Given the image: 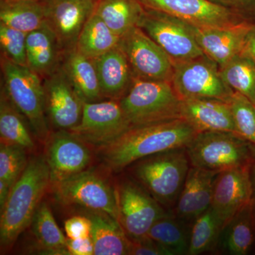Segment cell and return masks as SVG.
Segmentation results:
<instances>
[{"label":"cell","instance_id":"obj_45","mask_svg":"<svg viewBox=\"0 0 255 255\" xmlns=\"http://www.w3.org/2000/svg\"><path fill=\"white\" fill-rule=\"evenodd\" d=\"M97 1H100V0H97Z\"/></svg>","mask_w":255,"mask_h":255},{"label":"cell","instance_id":"obj_1","mask_svg":"<svg viewBox=\"0 0 255 255\" xmlns=\"http://www.w3.org/2000/svg\"><path fill=\"white\" fill-rule=\"evenodd\" d=\"M197 133L184 119H171L133 126L97 150L106 167L114 172H121L147 156L187 147Z\"/></svg>","mask_w":255,"mask_h":255},{"label":"cell","instance_id":"obj_15","mask_svg":"<svg viewBox=\"0 0 255 255\" xmlns=\"http://www.w3.org/2000/svg\"><path fill=\"white\" fill-rule=\"evenodd\" d=\"M46 23L63 53L76 48L85 23L95 13L97 0H41Z\"/></svg>","mask_w":255,"mask_h":255},{"label":"cell","instance_id":"obj_22","mask_svg":"<svg viewBox=\"0 0 255 255\" xmlns=\"http://www.w3.org/2000/svg\"><path fill=\"white\" fill-rule=\"evenodd\" d=\"M63 53L54 32L46 23L41 28L28 33L26 38L27 66L42 79L46 78L60 68Z\"/></svg>","mask_w":255,"mask_h":255},{"label":"cell","instance_id":"obj_12","mask_svg":"<svg viewBox=\"0 0 255 255\" xmlns=\"http://www.w3.org/2000/svg\"><path fill=\"white\" fill-rule=\"evenodd\" d=\"M53 186L55 197L64 205L83 206L118 220L115 189L100 174L85 170Z\"/></svg>","mask_w":255,"mask_h":255},{"label":"cell","instance_id":"obj_39","mask_svg":"<svg viewBox=\"0 0 255 255\" xmlns=\"http://www.w3.org/2000/svg\"><path fill=\"white\" fill-rule=\"evenodd\" d=\"M255 21V0H209Z\"/></svg>","mask_w":255,"mask_h":255},{"label":"cell","instance_id":"obj_11","mask_svg":"<svg viewBox=\"0 0 255 255\" xmlns=\"http://www.w3.org/2000/svg\"><path fill=\"white\" fill-rule=\"evenodd\" d=\"M119 46L127 56L133 78L172 81L173 62L138 26L121 37Z\"/></svg>","mask_w":255,"mask_h":255},{"label":"cell","instance_id":"obj_26","mask_svg":"<svg viewBox=\"0 0 255 255\" xmlns=\"http://www.w3.org/2000/svg\"><path fill=\"white\" fill-rule=\"evenodd\" d=\"M145 8L139 0H100L95 14L114 33L122 37L140 22Z\"/></svg>","mask_w":255,"mask_h":255},{"label":"cell","instance_id":"obj_21","mask_svg":"<svg viewBox=\"0 0 255 255\" xmlns=\"http://www.w3.org/2000/svg\"><path fill=\"white\" fill-rule=\"evenodd\" d=\"M93 60L104 100H120L133 80L127 56L117 46Z\"/></svg>","mask_w":255,"mask_h":255},{"label":"cell","instance_id":"obj_23","mask_svg":"<svg viewBox=\"0 0 255 255\" xmlns=\"http://www.w3.org/2000/svg\"><path fill=\"white\" fill-rule=\"evenodd\" d=\"M255 248V217L251 201L243 206L223 227L216 253L249 254Z\"/></svg>","mask_w":255,"mask_h":255},{"label":"cell","instance_id":"obj_33","mask_svg":"<svg viewBox=\"0 0 255 255\" xmlns=\"http://www.w3.org/2000/svg\"><path fill=\"white\" fill-rule=\"evenodd\" d=\"M223 81L234 92L246 97L255 106V63L240 53L219 67Z\"/></svg>","mask_w":255,"mask_h":255},{"label":"cell","instance_id":"obj_30","mask_svg":"<svg viewBox=\"0 0 255 255\" xmlns=\"http://www.w3.org/2000/svg\"><path fill=\"white\" fill-rule=\"evenodd\" d=\"M26 119L10 102L1 90L0 97V136L1 143L22 147L26 150L34 147L35 143L27 127Z\"/></svg>","mask_w":255,"mask_h":255},{"label":"cell","instance_id":"obj_17","mask_svg":"<svg viewBox=\"0 0 255 255\" xmlns=\"http://www.w3.org/2000/svg\"><path fill=\"white\" fill-rule=\"evenodd\" d=\"M250 167L227 169L216 176L211 206L222 221L223 227L251 201Z\"/></svg>","mask_w":255,"mask_h":255},{"label":"cell","instance_id":"obj_46","mask_svg":"<svg viewBox=\"0 0 255 255\" xmlns=\"http://www.w3.org/2000/svg\"></svg>","mask_w":255,"mask_h":255},{"label":"cell","instance_id":"obj_5","mask_svg":"<svg viewBox=\"0 0 255 255\" xmlns=\"http://www.w3.org/2000/svg\"><path fill=\"white\" fill-rule=\"evenodd\" d=\"M191 166L220 172L248 167L255 160V145L229 131L198 132L186 147Z\"/></svg>","mask_w":255,"mask_h":255},{"label":"cell","instance_id":"obj_16","mask_svg":"<svg viewBox=\"0 0 255 255\" xmlns=\"http://www.w3.org/2000/svg\"><path fill=\"white\" fill-rule=\"evenodd\" d=\"M42 80L48 122L58 130H70L80 122L85 102L61 67Z\"/></svg>","mask_w":255,"mask_h":255},{"label":"cell","instance_id":"obj_9","mask_svg":"<svg viewBox=\"0 0 255 255\" xmlns=\"http://www.w3.org/2000/svg\"><path fill=\"white\" fill-rule=\"evenodd\" d=\"M169 55L172 62L204 55L190 23L156 10L145 9L137 25Z\"/></svg>","mask_w":255,"mask_h":255},{"label":"cell","instance_id":"obj_41","mask_svg":"<svg viewBox=\"0 0 255 255\" xmlns=\"http://www.w3.org/2000/svg\"><path fill=\"white\" fill-rule=\"evenodd\" d=\"M241 53L251 58L255 63V22L247 35Z\"/></svg>","mask_w":255,"mask_h":255},{"label":"cell","instance_id":"obj_34","mask_svg":"<svg viewBox=\"0 0 255 255\" xmlns=\"http://www.w3.org/2000/svg\"><path fill=\"white\" fill-rule=\"evenodd\" d=\"M26 150L18 145H0V180L4 181L11 187L27 166Z\"/></svg>","mask_w":255,"mask_h":255},{"label":"cell","instance_id":"obj_28","mask_svg":"<svg viewBox=\"0 0 255 255\" xmlns=\"http://www.w3.org/2000/svg\"><path fill=\"white\" fill-rule=\"evenodd\" d=\"M0 23L28 33L46 23L41 0H4L0 2Z\"/></svg>","mask_w":255,"mask_h":255},{"label":"cell","instance_id":"obj_6","mask_svg":"<svg viewBox=\"0 0 255 255\" xmlns=\"http://www.w3.org/2000/svg\"><path fill=\"white\" fill-rule=\"evenodd\" d=\"M181 102L172 82L135 78L119 100L132 127L182 119Z\"/></svg>","mask_w":255,"mask_h":255},{"label":"cell","instance_id":"obj_2","mask_svg":"<svg viewBox=\"0 0 255 255\" xmlns=\"http://www.w3.org/2000/svg\"><path fill=\"white\" fill-rule=\"evenodd\" d=\"M50 184L51 180L46 157L38 155L32 157L11 188L7 201L1 209V252L9 250L20 234L31 224Z\"/></svg>","mask_w":255,"mask_h":255},{"label":"cell","instance_id":"obj_37","mask_svg":"<svg viewBox=\"0 0 255 255\" xmlns=\"http://www.w3.org/2000/svg\"><path fill=\"white\" fill-rule=\"evenodd\" d=\"M91 228L92 223L88 216H73L65 222V233L70 239L90 237Z\"/></svg>","mask_w":255,"mask_h":255},{"label":"cell","instance_id":"obj_19","mask_svg":"<svg viewBox=\"0 0 255 255\" xmlns=\"http://www.w3.org/2000/svg\"><path fill=\"white\" fill-rule=\"evenodd\" d=\"M219 173L191 165L172 214L191 224L209 209L212 202L215 179Z\"/></svg>","mask_w":255,"mask_h":255},{"label":"cell","instance_id":"obj_18","mask_svg":"<svg viewBox=\"0 0 255 255\" xmlns=\"http://www.w3.org/2000/svg\"><path fill=\"white\" fill-rule=\"evenodd\" d=\"M255 21L218 27H200L191 25L196 43L204 54L219 67L241 53L248 32Z\"/></svg>","mask_w":255,"mask_h":255},{"label":"cell","instance_id":"obj_27","mask_svg":"<svg viewBox=\"0 0 255 255\" xmlns=\"http://www.w3.org/2000/svg\"><path fill=\"white\" fill-rule=\"evenodd\" d=\"M190 226L169 211L152 225L146 238L162 247L170 255H187Z\"/></svg>","mask_w":255,"mask_h":255},{"label":"cell","instance_id":"obj_4","mask_svg":"<svg viewBox=\"0 0 255 255\" xmlns=\"http://www.w3.org/2000/svg\"><path fill=\"white\" fill-rule=\"evenodd\" d=\"M1 86L35 136L46 142L50 131L45 110L43 80L28 66L18 65L1 56Z\"/></svg>","mask_w":255,"mask_h":255},{"label":"cell","instance_id":"obj_38","mask_svg":"<svg viewBox=\"0 0 255 255\" xmlns=\"http://www.w3.org/2000/svg\"><path fill=\"white\" fill-rule=\"evenodd\" d=\"M128 255H170L162 247L147 238L137 241L129 239Z\"/></svg>","mask_w":255,"mask_h":255},{"label":"cell","instance_id":"obj_35","mask_svg":"<svg viewBox=\"0 0 255 255\" xmlns=\"http://www.w3.org/2000/svg\"><path fill=\"white\" fill-rule=\"evenodd\" d=\"M237 133L255 145V106L238 92L229 101Z\"/></svg>","mask_w":255,"mask_h":255},{"label":"cell","instance_id":"obj_32","mask_svg":"<svg viewBox=\"0 0 255 255\" xmlns=\"http://www.w3.org/2000/svg\"><path fill=\"white\" fill-rule=\"evenodd\" d=\"M31 224L33 235L42 249L48 254L68 255L67 238L55 222L46 203L41 202L38 206Z\"/></svg>","mask_w":255,"mask_h":255},{"label":"cell","instance_id":"obj_3","mask_svg":"<svg viewBox=\"0 0 255 255\" xmlns=\"http://www.w3.org/2000/svg\"><path fill=\"white\" fill-rule=\"evenodd\" d=\"M190 167L187 149L181 147L147 156L128 167L132 177L164 209L172 211Z\"/></svg>","mask_w":255,"mask_h":255},{"label":"cell","instance_id":"obj_13","mask_svg":"<svg viewBox=\"0 0 255 255\" xmlns=\"http://www.w3.org/2000/svg\"><path fill=\"white\" fill-rule=\"evenodd\" d=\"M145 9L156 10L200 27H218L251 21L209 0H139Z\"/></svg>","mask_w":255,"mask_h":255},{"label":"cell","instance_id":"obj_29","mask_svg":"<svg viewBox=\"0 0 255 255\" xmlns=\"http://www.w3.org/2000/svg\"><path fill=\"white\" fill-rule=\"evenodd\" d=\"M120 39L121 37L94 13L82 28L76 49L87 58L95 59L119 46Z\"/></svg>","mask_w":255,"mask_h":255},{"label":"cell","instance_id":"obj_25","mask_svg":"<svg viewBox=\"0 0 255 255\" xmlns=\"http://www.w3.org/2000/svg\"><path fill=\"white\" fill-rule=\"evenodd\" d=\"M91 237L95 255H128L129 239L118 220L103 212L92 211Z\"/></svg>","mask_w":255,"mask_h":255},{"label":"cell","instance_id":"obj_24","mask_svg":"<svg viewBox=\"0 0 255 255\" xmlns=\"http://www.w3.org/2000/svg\"><path fill=\"white\" fill-rule=\"evenodd\" d=\"M60 67L85 103L104 100L93 59L75 48L63 53Z\"/></svg>","mask_w":255,"mask_h":255},{"label":"cell","instance_id":"obj_43","mask_svg":"<svg viewBox=\"0 0 255 255\" xmlns=\"http://www.w3.org/2000/svg\"><path fill=\"white\" fill-rule=\"evenodd\" d=\"M250 175H251L252 188L251 201L255 217V160L251 164V167H250Z\"/></svg>","mask_w":255,"mask_h":255},{"label":"cell","instance_id":"obj_44","mask_svg":"<svg viewBox=\"0 0 255 255\" xmlns=\"http://www.w3.org/2000/svg\"><path fill=\"white\" fill-rule=\"evenodd\" d=\"M4 1V0H0V2H1V1Z\"/></svg>","mask_w":255,"mask_h":255},{"label":"cell","instance_id":"obj_14","mask_svg":"<svg viewBox=\"0 0 255 255\" xmlns=\"http://www.w3.org/2000/svg\"><path fill=\"white\" fill-rule=\"evenodd\" d=\"M45 143V157L53 185L87 170L91 162V152L87 144L69 130L50 132Z\"/></svg>","mask_w":255,"mask_h":255},{"label":"cell","instance_id":"obj_10","mask_svg":"<svg viewBox=\"0 0 255 255\" xmlns=\"http://www.w3.org/2000/svg\"><path fill=\"white\" fill-rule=\"evenodd\" d=\"M118 100H104L84 104L80 122L68 130L87 145L110 143L131 127Z\"/></svg>","mask_w":255,"mask_h":255},{"label":"cell","instance_id":"obj_20","mask_svg":"<svg viewBox=\"0 0 255 255\" xmlns=\"http://www.w3.org/2000/svg\"><path fill=\"white\" fill-rule=\"evenodd\" d=\"M181 118L197 132L229 131L237 133L229 102L214 98H189L181 102Z\"/></svg>","mask_w":255,"mask_h":255},{"label":"cell","instance_id":"obj_40","mask_svg":"<svg viewBox=\"0 0 255 255\" xmlns=\"http://www.w3.org/2000/svg\"><path fill=\"white\" fill-rule=\"evenodd\" d=\"M66 248L68 255H95L93 242L91 237L70 239L67 238Z\"/></svg>","mask_w":255,"mask_h":255},{"label":"cell","instance_id":"obj_36","mask_svg":"<svg viewBox=\"0 0 255 255\" xmlns=\"http://www.w3.org/2000/svg\"><path fill=\"white\" fill-rule=\"evenodd\" d=\"M28 33L0 23L1 56L18 65L27 66L26 38Z\"/></svg>","mask_w":255,"mask_h":255},{"label":"cell","instance_id":"obj_42","mask_svg":"<svg viewBox=\"0 0 255 255\" xmlns=\"http://www.w3.org/2000/svg\"><path fill=\"white\" fill-rule=\"evenodd\" d=\"M11 188L12 187L4 181L0 180V210L4 207L5 203L7 201Z\"/></svg>","mask_w":255,"mask_h":255},{"label":"cell","instance_id":"obj_31","mask_svg":"<svg viewBox=\"0 0 255 255\" xmlns=\"http://www.w3.org/2000/svg\"><path fill=\"white\" fill-rule=\"evenodd\" d=\"M223 228L222 221L211 206L191 223L187 255L216 253Z\"/></svg>","mask_w":255,"mask_h":255},{"label":"cell","instance_id":"obj_8","mask_svg":"<svg viewBox=\"0 0 255 255\" xmlns=\"http://www.w3.org/2000/svg\"><path fill=\"white\" fill-rule=\"evenodd\" d=\"M173 65L171 82L181 100L214 98L229 102L235 92L223 81L218 64L205 55Z\"/></svg>","mask_w":255,"mask_h":255},{"label":"cell","instance_id":"obj_7","mask_svg":"<svg viewBox=\"0 0 255 255\" xmlns=\"http://www.w3.org/2000/svg\"><path fill=\"white\" fill-rule=\"evenodd\" d=\"M115 190L118 221L129 239H144L152 225L169 212L133 178H124Z\"/></svg>","mask_w":255,"mask_h":255}]
</instances>
